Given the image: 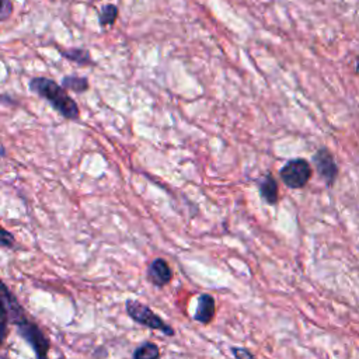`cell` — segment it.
I'll list each match as a JSON object with an SVG mask.
<instances>
[{
	"label": "cell",
	"instance_id": "1",
	"mask_svg": "<svg viewBox=\"0 0 359 359\" xmlns=\"http://www.w3.org/2000/svg\"><path fill=\"white\" fill-rule=\"evenodd\" d=\"M29 88L45 98L62 116L67 119L79 118V108L74 100L65 91V88L46 77H35L29 81Z\"/></svg>",
	"mask_w": 359,
	"mask_h": 359
},
{
	"label": "cell",
	"instance_id": "2",
	"mask_svg": "<svg viewBox=\"0 0 359 359\" xmlns=\"http://www.w3.org/2000/svg\"><path fill=\"white\" fill-rule=\"evenodd\" d=\"M311 177V167L304 158L287 161L280 168V178L289 188H303Z\"/></svg>",
	"mask_w": 359,
	"mask_h": 359
},
{
	"label": "cell",
	"instance_id": "3",
	"mask_svg": "<svg viewBox=\"0 0 359 359\" xmlns=\"http://www.w3.org/2000/svg\"><path fill=\"white\" fill-rule=\"evenodd\" d=\"M126 310H128L129 316H130L135 321H137V323H140V324H144V325H147V327H150V328L160 330V331H163V332H165V334H168V335H172V334H174V331H172L171 327H168L158 316H156L149 307L143 306L142 303L135 302V300H129V302L126 303Z\"/></svg>",
	"mask_w": 359,
	"mask_h": 359
},
{
	"label": "cell",
	"instance_id": "4",
	"mask_svg": "<svg viewBox=\"0 0 359 359\" xmlns=\"http://www.w3.org/2000/svg\"><path fill=\"white\" fill-rule=\"evenodd\" d=\"M313 163L321 178L327 182L328 187H331L338 175V165L331 151L327 149L317 150V153L313 156Z\"/></svg>",
	"mask_w": 359,
	"mask_h": 359
},
{
	"label": "cell",
	"instance_id": "5",
	"mask_svg": "<svg viewBox=\"0 0 359 359\" xmlns=\"http://www.w3.org/2000/svg\"><path fill=\"white\" fill-rule=\"evenodd\" d=\"M172 273L170 266L167 265V262L164 259H154L149 268V278L150 280L157 285V286H163L165 283L170 282Z\"/></svg>",
	"mask_w": 359,
	"mask_h": 359
},
{
	"label": "cell",
	"instance_id": "6",
	"mask_svg": "<svg viewBox=\"0 0 359 359\" xmlns=\"http://www.w3.org/2000/svg\"><path fill=\"white\" fill-rule=\"evenodd\" d=\"M215 314V300L209 294H202L198 299V306L195 311V320L199 323H209Z\"/></svg>",
	"mask_w": 359,
	"mask_h": 359
},
{
	"label": "cell",
	"instance_id": "7",
	"mask_svg": "<svg viewBox=\"0 0 359 359\" xmlns=\"http://www.w3.org/2000/svg\"><path fill=\"white\" fill-rule=\"evenodd\" d=\"M259 194L262 196V199L269 203V205H273L276 203L278 201V184L275 181V178L268 174L262 181H261V185H259Z\"/></svg>",
	"mask_w": 359,
	"mask_h": 359
},
{
	"label": "cell",
	"instance_id": "8",
	"mask_svg": "<svg viewBox=\"0 0 359 359\" xmlns=\"http://www.w3.org/2000/svg\"><path fill=\"white\" fill-rule=\"evenodd\" d=\"M7 290L3 286V283L0 282V344L4 339L6 335V330H7Z\"/></svg>",
	"mask_w": 359,
	"mask_h": 359
},
{
	"label": "cell",
	"instance_id": "9",
	"mask_svg": "<svg viewBox=\"0 0 359 359\" xmlns=\"http://www.w3.org/2000/svg\"><path fill=\"white\" fill-rule=\"evenodd\" d=\"M62 87L63 88H69V90H73L76 93H83L88 88V81L87 79L84 77H79V76H67V77H63L62 80Z\"/></svg>",
	"mask_w": 359,
	"mask_h": 359
},
{
	"label": "cell",
	"instance_id": "10",
	"mask_svg": "<svg viewBox=\"0 0 359 359\" xmlns=\"http://www.w3.org/2000/svg\"><path fill=\"white\" fill-rule=\"evenodd\" d=\"M118 17V7L115 4H105L100 11V24L102 27L112 25Z\"/></svg>",
	"mask_w": 359,
	"mask_h": 359
},
{
	"label": "cell",
	"instance_id": "11",
	"mask_svg": "<svg viewBox=\"0 0 359 359\" xmlns=\"http://www.w3.org/2000/svg\"><path fill=\"white\" fill-rule=\"evenodd\" d=\"M62 55L76 63H81V65H88L91 63V57L88 55V52L83 50V49H69V50H60Z\"/></svg>",
	"mask_w": 359,
	"mask_h": 359
},
{
	"label": "cell",
	"instance_id": "12",
	"mask_svg": "<svg viewBox=\"0 0 359 359\" xmlns=\"http://www.w3.org/2000/svg\"><path fill=\"white\" fill-rule=\"evenodd\" d=\"M135 359H158V349L154 344H143L136 349Z\"/></svg>",
	"mask_w": 359,
	"mask_h": 359
},
{
	"label": "cell",
	"instance_id": "13",
	"mask_svg": "<svg viewBox=\"0 0 359 359\" xmlns=\"http://www.w3.org/2000/svg\"><path fill=\"white\" fill-rule=\"evenodd\" d=\"M13 13L11 0H0V20H6Z\"/></svg>",
	"mask_w": 359,
	"mask_h": 359
},
{
	"label": "cell",
	"instance_id": "14",
	"mask_svg": "<svg viewBox=\"0 0 359 359\" xmlns=\"http://www.w3.org/2000/svg\"><path fill=\"white\" fill-rule=\"evenodd\" d=\"M13 244V236L0 226V245L10 247Z\"/></svg>",
	"mask_w": 359,
	"mask_h": 359
},
{
	"label": "cell",
	"instance_id": "15",
	"mask_svg": "<svg viewBox=\"0 0 359 359\" xmlns=\"http://www.w3.org/2000/svg\"><path fill=\"white\" fill-rule=\"evenodd\" d=\"M233 355L236 359H255L247 349L244 348H233Z\"/></svg>",
	"mask_w": 359,
	"mask_h": 359
},
{
	"label": "cell",
	"instance_id": "16",
	"mask_svg": "<svg viewBox=\"0 0 359 359\" xmlns=\"http://www.w3.org/2000/svg\"><path fill=\"white\" fill-rule=\"evenodd\" d=\"M355 69H356V73L359 74V56L356 57V67Z\"/></svg>",
	"mask_w": 359,
	"mask_h": 359
},
{
	"label": "cell",
	"instance_id": "17",
	"mask_svg": "<svg viewBox=\"0 0 359 359\" xmlns=\"http://www.w3.org/2000/svg\"><path fill=\"white\" fill-rule=\"evenodd\" d=\"M4 154V147H3V144L0 143V156H3Z\"/></svg>",
	"mask_w": 359,
	"mask_h": 359
}]
</instances>
